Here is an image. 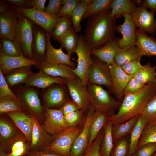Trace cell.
<instances>
[{
	"instance_id": "obj_1",
	"label": "cell",
	"mask_w": 156,
	"mask_h": 156,
	"mask_svg": "<svg viewBox=\"0 0 156 156\" xmlns=\"http://www.w3.org/2000/svg\"><path fill=\"white\" fill-rule=\"evenodd\" d=\"M110 10L88 18L83 35L90 51L102 47L116 37L117 19L111 16Z\"/></svg>"
},
{
	"instance_id": "obj_2",
	"label": "cell",
	"mask_w": 156,
	"mask_h": 156,
	"mask_svg": "<svg viewBox=\"0 0 156 156\" xmlns=\"http://www.w3.org/2000/svg\"><path fill=\"white\" fill-rule=\"evenodd\" d=\"M156 93V83H148L138 92L124 96L117 112L110 116L108 121L116 125L140 116Z\"/></svg>"
},
{
	"instance_id": "obj_3",
	"label": "cell",
	"mask_w": 156,
	"mask_h": 156,
	"mask_svg": "<svg viewBox=\"0 0 156 156\" xmlns=\"http://www.w3.org/2000/svg\"><path fill=\"white\" fill-rule=\"evenodd\" d=\"M90 108L94 112L100 111L110 116L115 113L121 102L113 97L101 86L88 83L87 86Z\"/></svg>"
},
{
	"instance_id": "obj_4",
	"label": "cell",
	"mask_w": 156,
	"mask_h": 156,
	"mask_svg": "<svg viewBox=\"0 0 156 156\" xmlns=\"http://www.w3.org/2000/svg\"><path fill=\"white\" fill-rule=\"evenodd\" d=\"M34 23L20 12L15 29V37L23 55L33 60Z\"/></svg>"
},
{
	"instance_id": "obj_5",
	"label": "cell",
	"mask_w": 156,
	"mask_h": 156,
	"mask_svg": "<svg viewBox=\"0 0 156 156\" xmlns=\"http://www.w3.org/2000/svg\"><path fill=\"white\" fill-rule=\"evenodd\" d=\"M90 51L83 35H79L78 44L75 51L77 57V66L72 69V71L80 80L82 84L86 86L88 83V73L92 62Z\"/></svg>"
},
{
	"instance_id": "obj_6",
	"label": "cell",
	"mask_w": 156,
	"mask_h": 156,
	"mask_svg": "<svg viewBox=\"0 0 156 156\" xmlns=\"http://www.w3.org/2000/svg\"><path fill=\"white\" fill-rule=\"evenodd\" d=\"M84 125L68 128L55 135L46 150L53 151L63 156H70L72 145L82 130Z\"/></svg>"
},
{
	"instance_id": "obj_7",
	"label": "cell",
	"mask_w": 156,
	"mask_h": 156,
	"mask_svg": "<svg viewBox=\"0 0 156 156\" xmlns=\"http://www.w3.org/2000/svg\"><path fill=\"white\" fill-rule=\"evenodd\" d=\"M10 7L22 13L34 23L42 27L51 37L60 16L51 14L36 8L24 9L11 5Z\"/></svg>"
},
{
	"instance_id": "obj_8",
	"label": "cell",
	"mask_w": 156,
	"mask_h": 156,
	"mask_svg": "<svg viewBox=\"0 0 156 156\" xmlns=\"http://www.w3.org/2000/svg\"><path fill=\"white\" fill-rule=\"evenodd\" d=\"M19 140L27 141L21 131L8 118L1 115L0 118V147L6 151L10 150L13 144Z\"/></svg>"
},
{
	"instance_id": "obj_9",
	"label": "cell",
	"mask_w": 156,
	"mask_h": 156,
	"mask_svg": "<svg viewBox=\"0 0 156 156\" xmlns=\"http://www.w3.org/2000/svg\"><path fill=\"white\" fill-rule=\"evenodd\" d=\"M18 14L19 12L12 8L10 6L4 12L0 13V38H6L14 42L20 52L23 55L15 36V29Z\"/></svg>"
},
{
	"instance_id": "obj_10",
	"label": "cell",
	"mask_w": 156,
	"mask_h": 156,
	"mask_svg": "<svg viewBox=\"0 0 156 156\" xmlns=\"http://www.w3.org/2000/svg\"><path fill=\"white\" fill-rule=\"evenodd\" d=\"M92 59V62L88 75V83L104 86L112 92V81L109 66L96 57Z\"/></svg>"
},
{
	"instance_id": "obj_11",
	"label": "cell",
	"mask_w": 156,
	"mask_h": 156,
	"mask_svg": "<svg viewBox=\"0 0 156 156\" xmlns=\"http://www.w3.org/2000/svg\"><path fill=\"white\" fill-rule=\"evenodd\" d=\"M33 120V127L29 151H42L47 148L55 138V136L48 134L40 124L38 116L29 111Z\"/></svg>"
},
{
	"instance_id": "obj_12",
	"label": "cell",
	"mask_w": 156,
	"mask_h": 156,
	"mask_svg": "<svg viewBox=\"0 0 156 156\" xmlns=\"http://www.w3.org/2000/svg\"><path fill=\"white\" fill-rule=\"evenodd\" d=\"M44 108V118L42 125L48 134L55 136L68 128L64 115L59 109L49 108L46 105Z\"/></svg>"
},
{
	"instance_id": "obj_13",
	"label": "cell",
	"mask_w": 156,
	"mask_h": 156,
	"mask_svg": "<svg viewBox=\"0 0 156 156\" xmlns=\"http://www.w3.org/2000/svg\"><path fill=\"white\" fill-rule=\"evenodd\" d=\"M72 100L77 105L80 109L85 112L90 107L89 94L87 86L83 85L78 78L66 79Z\"/></svg>"
},
{
	"instance_id": "obj_14",
	"label": "cell",
	"mask_w": 156,
	"mask_h": 156,
	"mask_svg": "<svg viewBox=\"0 0 156 156\" xmlns=\"http://www.w3.org/2000/svg\"><path fill=\"white\" fill-rule=\"evenodd\" d=\"M154 14L148 11L146 7L141 5L131 15L136 27L146 33L155 35L156 19L154 18Z\"/></svg>"
},
{
	"instance_id": "obj_15",
	"label": "cell",
	"mask_w": 156,
	"mask_h": 156,
	"mask_svg": "<svg viewBox=\"0 0 156 156\" xmlns=\"http://www.w3.org/2000/svg\"><path fill=\"white\" fill-rule=\"evenodd\" d=\"M122 17L124 18L123 23L116 27V31L122 35L121 38H118L119 47L125 48L135 46L136 27L132 16L131 14H125Z\"/></svg>"
},
{
	"instance_id": "obj_16",
	"label": "cell",
	"mask_w": 156,
	"mask_h": 156,
	"mask_svg": "<svg viewBox=\"0 0 156 156\" xmlns=\"http://www.w3.org/2000/svg\"><path fill=\"white\" fill-rule=\"evenodd\" d=\"M109 66L111 79L112 92L119 100L123 96L125 88L133 76L127 74L115 62Z\"/></svg>"
},
{
	"instance_id": "obj_17",
	"label": "cell",
	"mask_w": 156,
	"mask_h": 156,
	"mask_svg": "<svg viewBox=\"0 0 156 156\" xmlns=\"http://www.w3.org/2000/svg\"><path fill=\"white\" fill-rule=\"evenodd\" d=\"M94 112L90 108L88 111L83 128L75 139L70 150V156H83L89 144V125L92 114Z\"/></svg>"
},
{
	"instance_id": "obj_18",
	"label": "cell",
	"mask_w": 156,
	"mask_h": 156,
	"mask_svg": "<svg viewBox=\"0 0 156 156\" xmlns=\"http://www.w3.org/2000/svg\"><path fill=\"white\" fill-rule=\"evenodd\" d=\"M40 62L28 59L23 55L11 56L0 52V69L3 74L21 68L36 66Z\"/></svg>"
},
{
	"instance_id": "obj_19",
	"label": "cell",
	"mask_w": 156,
	"mask_h": 156,
	"mask_svg": "<svg viewBox=\"0 0 156 156\" xmlns=\"http://www.w3.org/2000/svg\"><path fill=\"white\" fill-rule=\"evenodd\" d=\"M33 44V60L40 62L46 61L47 40L46 31L34 23Z\"/></svg>"
},
{
	"instance_id": "obj_20",
	"label": "cell",
	"mask_w": 156,
	"mask_h": 156,
	"mask_svg": "<svg viewBox=\"0 0 156 156\" xmlns=\"http://www.w3.org/2000/svg\"><path fill=\"white\" fill-rule=\"evenodd\" d=\"M35 66L39 70L53 77H60L66 79L78 77L73 72V68L66 64H52L46 61Z\"/></svg>"
},
{
	"instance_id": "obj_21",
	"label": "cell",
	"mask_w": 156,
	"mask_h": 156,
	"mask_svg": "<svg viewBox=\"0 0 156 156\" xmlns=\"http://www.w3.org/2000/svg\"><path fill=\"white\" fill-rule=\"evenodd\" d=\"M5 114L24 134L30 145L31 141L33 122L30 114L29 115L23 112H9Z\"/></svg>"
},
{
	"instance_id": "obj_22",
	"label": "cell",
	"mask_w": 156,
	"mask_h": 156,
	"mask_svg": "<svg viewBox=\"0 0 156 156\" xmlns=\"http://www.w3.org/2000/svg\"><path fill=\"white\" fill-rule=\"evenodd\" d=\"M47 40L46 61L52 64H66L73 68L75 64L70 60V57L67 54L64 53L61 47L58 49L55 48L52 45L50 38L51 37L47 32H46Z\"/></svg>"
},
{
	"instance_id": "obj_23",
	"label": "cell",
	"mask_w": 156,
	"mask_h": 156,
	"mask_svg": "<svg viewBox=\"0 0 156 156\" xmlns=\"http://www.w3.org/2000/svg\"><path fill=\"white\" fill-rule=\"evenodd\" d=\"M66 79L60 77L51 76L39 70L36 73H33L26 82L25 84L27 87L33 86L43 89L54 83L62 86L66 84Z\"/></svg>"
},
{
	"instance_id": "obj_24",
	"label": "cell",
	"mask_w": 156,
	"mask_h": 156,
	"mask_svg": "<svg viewBox=\"0 0 156 156\" xmlns=\"http://www.w3.org/2000/svg\"><path fill=\"white\" fill-rule=\"evenodd\" d=\"M119 47L118 38L115 37L102 47L90 51L101 61L109 66L114 62V57Z\"/></svg>"
},
{
	"instance_id": "obj_25",
	"label": "cell",
	"mask_w": 156,
	"mask_h": 156,
	"mask_svg": "<svg viewBox=\"0 0 156 156\" xmlns=\"http://www.w3.org/2000/svg\"><path fill=\"white\" fill-rule=\"evenodd\" d=\"M137 39L135 45L143 56H156V39L153 36H148L143 31L136 29Z\"/></svg>"
},
{
	"instance_id": "obj_26",
	"label": "cell",
	"mask_w": 156,
	"mask_h": 156,
	"mask_svg": "<svg viewBox=\"0 0 156 156\" xmlns=\"http://www.w3.org/2000/svg\"><path fill=\"white\" fill-rule=\"evenodd\" d=\"M45 105L49 108L60 107L68 99L64 88L55 86L47 90L44 95Z\"/></svg>"
},
{
	"instance_id": "obj_27",
	"label": "cell",
	"mask_w": 156,
	"mask_h": 156,
	"mask_svg": "<svg viewBox=\"0 0 156 156\" xmlns=\"http://www.w3.org/2000/svg\"><path fill=\"white\" fill-rule=\"evenodd\" d=\"M110 116L108 114L100 111H96L93 113L89 127L90 140L89 146L104 128Z\"/></svg>"
},
{
	"instance_id": "obj_28",
	"label": "cell",
	"mask_w": 156,
	"mask_h": 156,
	"mask_svg": "<svg viewBox=\"0 0 156 156\" xmlns=\"http://www.w3.org/2000/svg\"><path fill=\"white\" fill-rule=\"evenodd\" d=\"M22 98L30 111L38 116L44 113V110L41 105L38 94L31 88L25 89L21 94Z\"/></svg>"
},
{
	"instance_id": "obj_29",
	"label": "cell",
	"mask_w": 156,
	"mask_h": 156,
	"mask_svg": "<svg viewBox=\"0 0 156 156\" xmlns=\"http://www.w3.org/2000/svg\"><path fill=\"white\" fill-rule=\"evenodd\" d=\"M137 7L135 0H113L111 5V15L116 19L125 14L131 15Z\"/></svg>"
},
{
	"instance_id": "obj_30",
	"label": "cell",
	"mask_w": 156,
	"mask_h": 156,
	"mask_svg": "<svg viewBox=\"0 0 156 156\" xmlns=\"http://www.w3.org/2000/svg\"><path fill=\"white\" fill-rule=\"evenodd\" d=\"M142 55L139 49L134 46L127 48H118L114 57V62L121 66L135 60H140Z\"/></svg>"
},
{
	"instance_id": "obj_31",
	"label": "cell",
	"mask_w": 156,
	"mask_h": 156,
	"mask_svg": "<svg viewBox=\"0 0 156 156\" xmlns=\"http://www.w3.org/2000/svg\"><path fill=\"white\" fill-rule=\"evenodd\" d=\"M139 116L122 123L113 125L112 134L114 143L118 140L130 135L137 122Z\"/></svg>"
},
{
	"instance_id": "obj_32",
	"label": "cell",
	"mask_w": 156,
	"mask_h": 156,
	"mask_svg": "<svg viewBox=\"0 0 156 156\" xmlns=\"http://www.w3.org/2000/svg\"><path fill=\"white\" fill-rule=\"evenodd\" d=\"M33 73L30 66L25 67L10 72L6 74L5 78L8 84L13 86L25 83Z\"/></svg>"
},
{
	"instance_id": "obj_33",
	"label": "cell",
	"mask_w": 156,
	"mask_h": 156,
	"mask_svg": "<svg viewBox=\"0 0 156 156\" xmlns=\"http://www.w3.org/2000/svg\"><path fill=\"white\" fill-rule=\"evenodd\" d=\"M147 122L144 117L140 115L130 136L128 155L134 154L138 148L139 140L144 128Z\"/></svg>"
},
{
	"instance_id": "obj_34",
	"label": "cell",
	"mask_w": 156,
	"mask_h": 156,
	"mask_svg": "<svg viewBox=\"0 0 156 156\" xmlns=\"http://www.w3.org/2000/svg\"><path fill=\"white\" fill-rule=\"evenodd\" d=\"M113 0H92L87 8L82 19L109 11Z\"/></svg>"
},
{
	"instance_id": "obj_35",
	"label": "cell",
	"mask_w": 156,
	"mask_h": 156,
	"mask_svg": "<svg viewBox=\"0 0 156 156\" xmlns=\"http://www.w3.org/2000/svg\"><path fill=\"white\" fill-rule=\"evenodd\" d=\"M79 37V35L77 34L72 26L58 42L60 44L61 47L66 49L67 54L70 57L75 52Z\"/></svg>"
},
{
	"instance_id": "obj_36",
	"label": "cell",
	"mask_w": 156,
	"mask_h": 156,
	"mask_svg": "<svg viewBox=\"0 0 156 156\" xmlns=\"http://www.w3.org/2000/svg\"><path fill=\"white\" fill-rule=\"evenodd\" d=\"M133 76L144 85L156 83V66H152L150 63H148Z\"/></svg>"
},
{
	"instance_id": "obj_37",
	"label": "cell",
	"mask_w": 156,
	"mask_h": 156,
	"mask_svg": "<svg viewBox=\"0 0 156 156\" xmlns=\"http://www.w3.org/2000/svg\"><path fill=\"white\" fill-rule=\"evenodd\" d=\"M113 125L109 121L105 126L103 136L101 143L99 153L101 156H110L114 146L112 134Z\"/></svg>"
},
{
	"instance_id": "obj_38",
	"label": "cell",
	"mask_w": 156,
	"mask_h": 156,
	"mask_svg": "<svg viewBox=\"0 0 156 156\" xmlns=\"http://www.w3.org/2000/svg\"><path fill=\"white\" fill-rule=\"evenodd\" d=\"M92 0H82L74 10L71 16L72 27L76 32L81 30V21L82 19L86 10Z\"/></svg>"
},
{
	"instance_id": "obj_39",
	"label": "cell",
	"mask_w": 156,
	"mask_h": 156,
	"mask_svg": "<svg viewBox=\"0 0 156 156\" xmlns=\"http://www.w3.org/2000/svg\"><path fill=\"white\" fill-rule=\"evenodd\" d=\"M71 16H60L52 32L51 37L58 42L72 26Z\"/></svg>"
},
{
	"instance_id": "obj_40",
	"label": "cell",
	"mask_w": 156,
	"mask_h": 156,
	"mask_svg": "<svg viewBox=\"0 0 156 156\" xmlns=\"http://www.w3.org/2000/svg\"><path fill=\"white\" fill-rule=\"evenodd\" d=\"M153 142H156V124L147 122L143 129L137 149L145 144Z\"/></svg>"
},
{
	"instance_id": "obj_41",
	"label": "cell",
	"mask_w": 156,
	"mask_h": 156,
	"mask_svg": "<svg viewBox=\"0 0 156 156\" xmlns=\"http://www.w3.org/2000/svg\"><path fill=\"white\" fill-rule=\"evenodd\" d=\"M85 112L79 109L64 115L66 123L68 128L73 127L84 124L86 115Z\"/></svg>"
},
{
	"instance_id": "obj_42",
	"label": "cell",
	"mask_w": 156,
	"mask_h": 156,
	"mask_svg": "<svg viewBox=\"0 0 156 156\" xmlns=\"http://www.w3.org/2000/svg\"><path fill=\"white\" fill-rule=\"evenodd\" d=\"M130 135L121 138L115 141L110 156H128Z\"/></svg>"
},
{
	"instance_id": "obj_43",
	"label": "cell",
	"mask_w": 156,
	"mask_h": 156,
	"mask_svg": "<svg viewBox=\"0 0 156 156\" xmlns=\"http://www.w3.org/2000/svg\"><path fill=\"white\" fill-rule=\"evenodd\" d=\"M19 100L10 98L0 99V112L1 114L8 112H23Z\"/></svg>"
},
{
	"instance_id": "obj_44",
	"label": "cell",
	"mask_w": 156,
	"mask_h": 156,
	"mask_svg": "<svg viewBox=\"0 0 156 156\" xmlns=\"http://www.w3.org/2000/svg\"><path fill=\"white\" fill-rule=\"evenodd\" d=\"M0 52L11 56H18L21 54L14 42L9 39L0 38Z\"/></svg>"
},
{
	"instance_id": "obj_45",
	"label": "cell",
	"mask_w": 156,
	"mask_h": 156,
	"mask_svg": "<svg viewBox=\"0 0 156 156\" xmlns=\"http://www.w3.org/2000/svg\"><path fill=\"white\" fill-rule=\"evenodd\" d=\"M26 142L23 140L15 142L12 146L10 152L6 156H25L30 150V144Z\"/></svg>"
},
{
	"instance_id": "obj_46",
	"label": "cell",
	"mask_w": 156,
	"mask_h": 156,
	"mask_svg": "<svg viewBox=\"0 0 156 156\" xmlns=\"http://www.w3.org/2000/svg\"><path fill=\"white\" fill-rule=\"evenodd\" d=\"M141 115L147 122L152 123L156 121V93L147 103Z\"/></svg>"
},
{
	"instance_id": "obj_47",
	"label": "cell",
	"mask_w": 156,
	"mask_h": 156,
	"mask_svg": "<svg viewBox=\"0 0 156 156\" xmlns=\"http://www.w3.org/2000/svg\"><path fill=\"white\" fill-rule=\"evenodd\" d=\"M10 98L19 100L18 96L9 88L5 77L0 69V99Z\"/></svg>"
},
{
	"instance_id": "obj_48",
	"label": "cell",
	"mask_w": 156,
	"mask_h": 156,
	"mask_svg": "<svg viewBox=\"0 0 156 156\" xmlns=\"http://www.w3.org/2000/svg\"><path fill=\"white\" fill-rule=\"evenodd\" d=\"M104 133V130L103 129L95 140L88 147L83 156H101L99 152Z\"/></svg>"
},
{
	"instance_id": "obj_49",
	"label": "cell",
	"mask_w": 156,
	"mask_h": 156,
	"mask_svg": "<svg viewBox=\"0 0 156 156\" xmlns=\"http://www.w3.org/2000/svg\"><path fill=\"white\" fill-rule=\"evenodd\" d=\"M145 85L140 83L136 78L133 76L125 88L123 93V96L138 92Z\"/></svg>"
},
{
	"instance_id": "obj_50",
	"label": "cell",
	"mask_w": 156,
	"mask_h": 156,
	"mask_svg": "<svg viewBox=\"0 0 156 156\" xmlns=\"http://www.w3.org/2000/svg\"><path fill=\"white\" fill-rule=\"evenodd\" d=\"M156 152V142L145 144L138 149L135 156H152Z\"/></svg>"
},
{
	"instance_id": "obj_51",
	"label": "cell",
	"mask_w": 156,
	"mask_h": 156,
	"mask_svg": "<svg viewBox=\"0 0 156 156\" xmlns=\"http://www.w3.org/2000/svg\"><path fill=\"white\" fill-rule=\"evenodd\" d=\"M140 61L135 60L125 64L121 67L127 74L133 76L143 67Z\"/></svg>"
},
{
	"instance_id": "obj_52",
	"label": "cell",
	"mask_w": 156,
	"mask_h": 156,
	"mask_svg": "<svg viewBox=\"0 0 156 156\" xmlns=\"http://www.w3.org/2000/svg\"><path fill=\"white\" fill-rule=\"evenodd\" d=\"M81 1L72 0L69 3L63 5L57 15L60 17L64 16H71L74 10Z\"/></svg>"
},
{
	"instance_id": "obj_53",
	"label": "cell",
	"mask_w": 156,
	"mask_h": 156,
	"mask_svg": "<svg viewBox=\"0 0 156 156\" xmlns=\"http://www.w3.org/2000/svg\"><path fill=\"white\" fill-rule=\"evenodd\" d=\"M62 5V0H49L45 11L51 14L57 15Z\"/></svg>"
},
{
	"instance_id": "obj_54",
	"label": "cell",
	"mask_w": 156,
	"mask_h": 156,
	"mask_svg": "<svg viewBox=\"0 0 156 156\" xmlns=\"http://www.w3.org/2000/svg\"><path fill=\"white\" fill-rule=\"evenodd\" d=\"M80 109L77 105L72 100L68 99L60 108L64 115Z\"/></svg>"
},
{
	"instance_id": "obj_55",
	"label": "cell",
	"mask_w": 156,
	"mask_h": 156,
	"mask_svg": "<svg viewBox=\"0 0 156 156\" xmlns=\"http://www.w3.org/2000/svg\"><path fill=\"white\" fill-rule=\"evenodd\" d=\"M9 4L24 9L33 8L31 0H5Z\"/></svg>"
},
{
	"instance_id": "obj_56",
	"label": "cell",
	"mask_w": 156,
	"mask_h": 156,
	"mask_svg": "<svg viewBox=\"0 0 156 156\" xmlns=\"http://www.w3.org/2000/svg\"><path fill=\"white\" fill-rule=\"evenodd\" d=\"M25 156H63L53 151L45 150L29 151Z\"/></svg>"
},
{
	"instance_id": "obj_57",
	"label": "cell",
	"mask_w": 156,
	"mask_h": 156,
	"mask_svg": "<svg viewBox=\"0 0 156 156\" xmlns=\"http://www.w3.org/2000/svg\"><path fill=\"white\" fill-rule=\"evenodd\" d=\"M141 5L149 9L151 12L154 13L156 12V0H142Z\"/></svg>"
},
{
	"instance_id": "obj_58",
	"label": "cell",
	"mask_w": 156,
	"mask_h": 156,
	"mask_svg": "<svg viewBox=\"0 0 156 156\" xmlns=\"http://www.w3.org/2000/svg\"><path fill=\"white\" fill-rule=\"evenodd\" d=\"M33 8L44 11L46 0H31Z\"/></svg>"
},
{
	"instance_id": "obj_59",
	"label": "cell",
	"mask_w": 156,
	"mask_h": 156,
	"mask_svg": "<svg viewBox=\"0 0 156 156\" xmlns=\"http://www.w3.org/2000/svg\"><path fill=\"white\" fill-rule=\"evenodd\" d=\"M6 151L2 147H0V156H6L7 154Z\"/></svg>"
},
{
	"instance_id": "obj_60",
	"label": "cell",
	"mask_w": 156,
	"mask_h": 156,
	"mask_svg": "<svg viewBox=\"0 0 156 156\" xmlns=\"http://www.w3.org/2000/svg\"><path fill=\"white\" fill-rule=\"evenodd\" d=\"M72 0H62V5L70 2Z\"/></svg>"
},
{
	"instance_id": "obj_61",
	"label": "cell",
	"mask_w": 156,
	"mask_h": 156,
	"mask_svg": "<svg viewBox=\"0 0 156 156\" xmlns=\"http://www.w3.org/2000/svg\"><path fill=\"white\" fill-rule=\"evenodd\" d=\"M152 156H156V152H155L152 155Z\"/></svg>"
},
{
	"instance_id": "obj_62",
	"label": "cell",
	"mask_w": 156,
	"mask_h": 156,
	"mask_svg": "<svg viewBox=\"0 0 156 156\" xmlns=\"http://www.w3.org/2000/svg\"><path fill=\"white\" fill-rule=\"evenodd\" d=\"M128 156H135L134 154L131 155H129Z\"/></svg>"
},
{
	"instance_id": "obj_63",
	"label": "cell",
	"mask_w": 156,
	"mask_h": 156,
	"mask_svg": "<svg viewBox=\"0 0 156 156\" xmlns=\"http://www.w3.org/2000/svg\"><path fill=\"white\" fill-rule=\"evenodd\" d=\"M151 123H152V122H151ZM152 123H154V124H156V121H155V122H152Z\"/></svg>"
}]
</instances>
